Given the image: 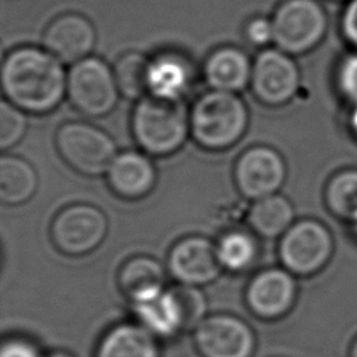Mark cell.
<instances>
[{
    "label": "cell",
    "mask_w": 357,
    "mask_h": 357,
    "mask_svg": "<svg viewBox=\"0 0 357 357\" xmlns=\"http://www.w3.org/2000/svg\"><path fill=\"white\" fill-rule=\"evenodd\" d=\"M113 70L98 57H86L71 66L67 73V96L84 116L109 114L119 99Z\"/></svg>",
    "instance_id": "5"
},
{
    "label": "cell",
    "mask_w": 357,
    "mask_h": 357,
    "mask_svg": "<svg viewBox=\"0 0 357 357\" xmlns=\"http://www.w3.org/2000/svg\"><path fill=\"white\" fill-rule=\"evenodd\" d=\"M107 234V218L93 205L74 204L61 209L52 222L50 236L59 251L78 257L98 248Z\"/></svg>",
    "instance_id": "7"
},
{
    "label": "cell",
    "mask_w": 357,
    "mask_h": 357,
    "mask_svg": "<svg viewBox=\"0 0 357 357\" xmlns=\"http://www.w3.org/2000/svg\"><path fill=\"white\" fill-rule=\"evenodd\" d=\"M25 130V112L3 99L0 103V148L4 151L14 146L24 137Z\"/></svg>",
    "instance_id": "27"
},
{
    "label": "cell",
    "mask_w": 357,
    "mask_h": 357,
    "mask_svg": "<svg viewBox=\"0 0 357 357\" xmlns=\"http://www.w3.org/2000/svg\"><path fill=\"white\" fill-rule=\"evenodd\" d=\"M96 42L92 22L77 13L56 17L45 31V49L66 64H75L89 57Z\"/></svg>",
    "instance_id": "14"
},
{
    "label": "cell",
    "mask_w": 357,
    "mask_h": 357,
    "mask_svg": "<svg viewBox=\"0 0 357 357\" xmlns=\"http://www.w3.org/2000/svg\"><path fill=\"white\" fill-rule=\"evenodd\" d=\"M337 81L342 92L351 100L357 103V54L346 57L337 74Z\"/></svg>",
    "instance_id": "28"
},
{
    "label": "cell",
    "mask_w": 357,
    "mask_h": 357,
    "mask_svg": "<svg viewBox=\"0 0 357 357\" xmlns=\"http://www.w3.org/2000/svg\"><path fill=\"white\" fill-rule=\"evenodd\" d=\"M326 201L331 211L353 223L357 222V170L336 174L326 188Z\"/></svg>",
    "instance_id": "25"
},
{
    "label": "cell",
    "mask_w": 357,
    "mask_h": 357,
    "mask_svg": "<svg viewBox=\"0 0 357 357\" xmlns=\"http://www.w3.org/2000/svg\"><path fill=\"white\" fill-rule=\"evenodd\" d=\"M284 178V160L269 146L248 148L234 165V183L240 194L248 199L257 201L278 194Z\"/></svg>",
    "instance_id": "11"
},
{
    "label": "cell",
    "mask_w": 357,
    "mask_h": 357,
    "mask_svg": "<svg viewBox=\"0 0 357 357\" xmlns=\"http://www.w3.org/2000/svg\"><path fill=\"white\" fill-rule=\"evenodd\" d=\"M106 176L113 192L126 199H139L148 195L156 183V169L152 160L137 151L117 153Z\"/></svg>",
    "instance_id": "15"
},
{
    "label": "cell",
    "mask_w": 357,
    "mask_h": 357,
    "mask_svg": "<svg viewBox=\"0 0 357 357\" xmlns=\"http://www.w3.org/2000/svg\"><path fill=\"white\" fill-rule=\"evenodd\" d=\"M117 279L121 291L132 304L155 298L166 290L163 266L156 259L145 255L126 261Z\"/></svg>",
    "instance_id": "17"
},
{
    "label": "cell",
    "mask_w": 357,
    "mask_h": 357,
    "mask_svg": "<svg viewBox=\"0 0 357 357\" xmlns=\"http://www.w3.org/2000/svg\"><path fill=\"white\" fill-rule=\"evenodd\" d=\"M188 84V64L177 54L165 53L151 60L148 70V95L180 100Z\"/></svg>",
    "instance_id": "19"
},
{
    "label": "cell",
    "mask_w": 357,
    "mask_h": 357,
    "mask_svg": "<svg viewBox=\"0 0 357 357\" xmlns=\"http://www.w3.org/2000/svg\"><path fill=\"white\" fill-rule=\"evenodd\" d=\"M183 317L184 331L195 329L197 325L205 318L206 312V300L204 293L198 286L190 284H177L170 287Z\"/></svg>",
    "instance_id": "26"
},
{
    "label": "cell",
    "mask_w": 357,
    "mask_h": 357,
    "mask_svg": "<svg viewBox=\"0 0 357 357\" xmlns=\"http://www.w3.org/2000/svg\"><path fill=\"white\" fill-rule=\"evenodd\" d=\"M296 300V282L287 269L269 268L258 272L245 289L250 311L261 319H278L290 311Z\"/></svg>",
    "instance_id": "13"
},
{
    "label": "cell",
    "mask_w": 357,
    "mask_h": 357,
    "mask_svg": "<svg viewBox=\"0 0 357 357\" xmlns=\"http://www.w3.org/2000/svg\"><path fill=\"white\" fill-rule=\"evenodd\" d=\"M167 268L178 283L202 286L211 283L220 273L216 244L201 236L178 240L170 250Z\"/></svg>",
    "instance_id": "12"
},
{
    "label": "cell",
    "mask_w": 357,
    "mask_h": 357,
    "mask_svg": "<svg viewBox=\"0 0 357 357\" xmlns=\"http://www.w3.org/2000/svg\"><path fill=\"white\" fill-rule=\"evenodd\" d=\"M216 251L222 268L230 272H243L255 262L258 244L250 233L231 230L225 233L216 243Z\"/></svg>",
    "instance_id": "23"
},
{
    "label": "cell",
    "mask_w": 357,
    "mask_h": 357,
    "mask_svg": "<svg viewBox=\"0 0 357 357\" xmlns=\"http://www.w3.org/2000/svg\"><path fill=\"white\" fill-rule=\"evenodd\" d=\"M354 229H356V231H357V222L354 223Z\"/></svg>",
    "instance_id": "35"
},
{
    "label": "cell",
    "mask_w": 357,
    "mask_h": 357,
    "mask_svg": "<svg viewBox=\"0 0 357 357\" xmlns=\"http://www.w3.org/2000/svg\"><path fill=\"white\" fill-rule=\"evenodd\" d=\"M0 357H45L29 340L11 337L3 342Z\"/></svg>",
    "instance_id": "30"
},
{
    "label": "cell",
    "mask_w": 357,
    "mask_h": 357,
    "mask_svg": "<svg viewBox=\"0 0 357 357\" xmlns=\"http://www.w3.org/2000/svg\"><path fill=\"white\" fill-rule=\"evenodd\" d=\"M56 146L64 162L85 176L106 173L117 156L112 137L96 126L84 121L63 124L56 135Z\"/></svg>",
    "instance_id": "4"
},
{
    "label": "cell",
    "mask_w": 357,
    "mask_h": 357,
    "mask_svg": "<svg viewBox=\"0 0 357 357\" xmlns=\"http://www.w3.org/2000/svg\"><path fill=\"white\" fill-rule=\"evenodd\" d=\"M252 64L238 47L225 46L213 50L204 64V77L216 91L234 92L244 89L251 81Z\"/></svg>",
    "instance_id": "16"
},
{
    "label": "cell",
    "mask_w": 357,
    "mask_h": 357,
    "mask_svg": "<svg viewBox=\"0 0 357 357\" xmlns=\"http://www.w3.org/2000/svg\"><path fill=\"white\" fill-rule=\"evenodd\" d=\"M46 49L21 46L11 50L1 66L6 99L25 113L45 114L54 110L67 95V73Z\"/></svg>",
    "instance_id": "1"
},
{
    "label": "cell",
    "mask_w": 357,
    "mask_h": 357,
    "mask_svg": "<svg viewBox=\"0 0 357 357\" xmlns=\"http://www.w3.org/2000/svg\"><path fill=\"white\" fill-rule=\"evenodd\" d=\"M326 14L317 0H284L272 17L275 43L289 54L311 50L326 31Z\"/></svg>",
    "instance_id": "6"
},
{
    "label": "cell",
    "mask_w": 357,
    "mask_h": 357,
    "mask_svg": "<svg viewBox=\"0 0 357 357\" xmlns=\"http://www.w3.org/2000/svg\"><path fill=\"white\" fill-rule=\"evenodd\" d=\"M45 357H74L73 354H70L68 351H63V350H56V351H52L49 354H46Z\"/></svg>",
    "instance_id": "33"
},
{
    "label": "cell",
    "mask_w": 357,
    "mask_h": 357,
    "mask_svg": "<svg viewBox=\"0 0 357 357\" xmlns=\"http://www.w3.org/2000/svg\"><path fill=\"white\" fill-rule=\"evenodd\" d=\"M342 28L346 38L357 47V0H350L342 18Z\"/></svg>",
    "instance_id": "31"
},
{
    "label": "cell",
    "mask_w": 357,
    "mask_h": 357,
    "mask_svg": "<svg viewBox=\"0 0 357 357\" xmlns=\"http://www.w3.org/2000/svg\"><path fill=\"white\" fill-rule=\"evenodd\" d=\"M248 110L234 92L211 89L201 95L190 110V134L209 151L233 146L245 132Z\"/></svg>",
    "instance_id": "2"
},
{
    "label": "cell",
    "mask_w": 357,
    "mask_h": 357,
    "mask_svg": "<svg viewBox=\"0 0 357 357\" xmlns=\"http://www.w3.org/2000/svg\"><path fill=\"white\" fill-rule=\"evenodd\" d=\"M254 96L266 106H282L297 92L300 73L289 53L280 49L262 50L252 63L250 81Z\"/></svg>",
    "instance_id": "10"
},
{
    "label": "cell",
    "mask_w": 357,
    "mask_h": 357,
    "mask_svg": "<svg viewBox=\"0 0 357 357\" xmlns=\"http://www.w3.org/2000/svg\"><path fill=\"white\" fill-rule=\"evenodd\" d=\"M332 237L317 220L304 219L291 225L280 237L279 257L293 275H312L319 271L332 254Z\"/></svg>",
    "instance_id": "8"
},
{
    "label": "cell",
    "mask_w": 357,
    "mask_h": 357,
    "mask_svg": "<svg viewBox=\"0 0 357 357\" xmlns=\"http://www.w3.org/2000/svg\"><path fill=\"white\" fill-rule=\"evenodd\" d=\"M135 317L155 336L170 337L184 331L180 307L170 289L148 301L132 304Z\"/></svg>",
    "instance_id": "20"
},
{
    "label": "cell",
    "mask_w": 357,
    "mask_h": 357,
    "mask_svg": "<svg viewBox=\"0 0 357 357\" xmlns=\"http://www.w3.org/2000/svg\"><path fill=\"white\" fill-rule=\"evenodd\" d=\"M151 60L139 52L124 53L114 64L113 73L119 92L128 99H141L148 93V70Z\"/></svg>",
    "instance_id": "24"
},
{
    "label": "cell",
    "mask_w": 357,
    "mask_h": 357,
    "mask_svg": "<svg viewBox=\"0 0 357 357\" xmlns=\"http://www.w3.org/2000/svg\"><path fill=\"white\" fill-rule=\"evenodd\" d=\"M36 187L38 174L29 162L14 155L0 158V201L4 205L26 202Z\"/></svg>",
    "instance_id": "21"
},
{
    "label": "cell",
    "mask_w": 357,
    "mask_h": 357,
    "mask_svg": "<svg viewBox=\"0 0 357 357\" xmlns=\"http://www.w3.org/2000/svg\"><path fill=\"white\" fill-rule=\"evenodd\" d=\"M155 335L144 325L123 322L100 339L95 357H159Z\"/></svg>",
    "instance_id": "18"
},
{
    "label": "cell",
    "mask_w": 357,
    "mask_h": 357,
    "mask_svg": "<svg viewBox=\"0 0 357 357\" xmlns=\"http://www.w3.org/2000/svg\"><path fill=\"white\" fill-rule=\"evenodd\" d=\"M293 218L290 201L279 194L257 199L248 212L251 229L264 238L282 237L291 226Z\"/></svg>",
    "instance_id": "22"
},
{
    "label": "cell",
    "mask_w": 357,
    "mask_h": 357,
    "mask_svg": "<svg viewBox=\"0 0 357 357\" xmlns=\"http://www.w3.org/2000/svg\"><path fill=\"white\" fill-rule=\"evenodd\" d=\"M194 344L201 357H252L257 340L252 328L241 318L213 314L194 329Z\"/></svg>",
    "instance_id": "9"
},
{
    "label": "cell",
    "mask_w": 357,
    "mask_h": 357,
    "mask_svg": "<svg viewBox=\"0 0 357 357\" xmlns=\"http://www.w3.org/2000/svg\"><path fill=\"white\" fill-rule=\"evenodd\" d=\"M350 127H351V131L354 132V135L357 138V103L354 105L351 116H350Z\"/></svg>",
    "instance_id": "32"
},
{
    "label": "cell",
    "mask_w": 357,
    "mask_h": 357,
    "mask_svg": "<svg viewBox=\"0 0 357 357\" xmlns=\"http://www.w3.org/2000/svg\"><path fill=\"white\" fill-rule=\"evenodd\" d=\"M351 357H357V342L354 343L353 346V350H351Z\"/></svg>",
    "instance_id": "34"
},
{
    "label": "cell",
    "mask_w": 357,
    "mask_h": 357,
    "mask_svg": "<svg viewBox=\"0 0 357 357\" xmlns=\"http://www.w3.org/2000/svg\"><path fill=\"white\" fill-rule=\"evenodd\" d=\"M247 40L254 46H266L275 40L272 20L265 17H255L250 20L244 29Z\"/></svg>",
    "instance_id": "29"
},
{
    "label": "cell",
    "mask_w": 357,
    "mask_h": 357,
    "mask_svg": "<svg viewBox=\"0 0 357 357\" xmlns=\"http://www.w3.org/2000/svg\"><path fill=\"white\" fill-rule=\"evenodd\" d=\"M131 127L138 145L146 153L166 156L185 142L190 134V112L181 100L146 95L134 107Z\"/></svg>",
    "instance_id": "3"
}]
</instances>
